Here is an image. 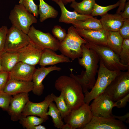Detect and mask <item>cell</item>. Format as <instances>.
Here are the masks:
<instances>
[{"label": "cell", "instance_id": "23", "mask_svg": "<svg viewBox=\"0 0 129 129\" xmlns=\"http://www.w3.org/2000/svg\"><path fill=\"white\" fill-rule=\"evenodd\" d=\"M0 58L2 70L8 72L19 62L18 53L4 51L0 53Z\"/></svg>", "mask_w": 129, "mask_h": 129}, {"label": "cell", "instance_id": "22", "mask_svg": "<svg viewBox=\"0 0 129 129\" xmlns=\"http://www.w3.org/2000/svg\"><path fill=\"white\" fill-rule=\"evenodd\" d=\"M57 4L60 7L61 11V15L59 20L60 22L71 24L73 22L82 21L93 17L91 15L81 14L74 11H70L66 8L64 4L61 1L58 2Z\"/></svg>", "mask_w": 129, "mask_h": 129}, {"label": "cell", "instance_id": "13", "mask_svg": "<svg viewBox=\"0 0 129 129\" xmlns=\"http://www.w3.org/2000/svg\"><path fill=\"white\" fill-rule=\"evenodd\" d=\"M123 122L112 117L93 116L83 129H127Z\"/></svg>", "mask_w": 129, "mask_h": 129}, {"label": "cell", "instance_id": "10", "mask_svg": "<svg viewBox=\"0 0 129 129\" xmlns=\"http://www.w3.org/2000/svg\"><path fill=\"white\" fill-rule=\"evenodd\" d=\"M27 34L31 41L43 50L48 48L54 51L59 50L60 42L49 32H44L32 26L30 27Z\"/></svg>", "mask_w": 129, "mask_h": 129}, {"label": "cell", "instance_id": "31", "mask_svg": "<svg viewBox=\"0 0 129 129\" xmlns=\"http://www.w3.org/2000/svg\"><path fill=\"white\" fill-rule=\"evenodd\" d=\"M119 0L114 4L105 6H101L96 3L91 15L93 16H101L107 13L110 10L119 6Z\"/></svg>", "mask_w": 129, "mask_h": 129}, {"label": "cell", "instance_id": "3", "mask_svg": "<svg viewBox=\"0 0 129 129\" xmlns=\"http://www.w3.org/2000/svg\"><path fill=\"white\" fill-rule=\"evenodd\" d=\"M87 43L72 26L68 28L65 38L60 42L59 50L62 54L74 60L82 56L81 46Z\"/></svg>", "mask_w": 129, "mask_h": 129}, {"label": "cell", "instance_id": "17", "mask_svg": "<svg viewBox=\"0 0 129 129\" xmlns=\"http://www.w3.org/2000/svg\"><path fill=\"white\" fill-rule=\"evenodd\" d=\"M36 69L35 66L19 62L9 72V79L31 81Z\"/></svg>", "mask_w": 129, "mask_h": 129}, {"label": "cell", "instance_id": "5", "mask_svg": "<svg viewBox=\"0 0 129 129\" xmlns=\"http://www.w3.org/2000/svg\"><path fill=\"white\" fill-rule=\"evenodd\" d=\"M94 50L105 67L112 71H124L129 69V65H124L120 61L119 55L107 46L99 45L87 42L85 44Z\"/></svg>", "mask_w": 129, "mask_h": 129}, {"label": "cell", "instance_id": "36", "mask_svg": "<svg viewBox=\"0 0 129 129\" xmlns=\"http://www.w3.org/2000/svg\"><path fill=\"white\" fill-rule=\"evenodd\" d=\"M8 29L5 26L0 28V53L4 50Z\"/></svg>", "mask_w": 129, "mask_h": 129}, {"label": "cell", "instance_id": "39", "mask_svg": "<svg viewBox=\"0 0 129 129\" xmlns=\"http://www.w3.org/2000/svg\"><path fill=\"white\" fill-rule=\"evenodd\" d=\"M129 101V94L125 96L118 100L114 102V107H116L118 108H122L125 107L127 103Z\"/></svg>", "mask_w": 129, "mask_h": 129}, {"label": "cell", "instance_id": "29", "mask_svg": "<svg viewBox=\"0 0 129 129\" xmlns=\"http://www.w3.org/2000/svg\"><path fill=\"white\" fill-rule=\"evenodd\" d=\"M50 94L53 101L55 102L56 106L60 112L62 118L63 119L71 110L67 105L63 94L61 92L59 97L56 96L53 93Z\"/></svg>", "mask_w": 129, "mask_h": 129}, {"label": "cell", "instance_id": "40", "mask_svg": "<svg viewBox=\"0 0 129 129\" xmlns=\"http://www.w3.org/2000/svg\"><path fill=\"white\" fill-rule=\"evenodd\" d=\"M120 12V14L124 19H129V1L126 2L123 11Z\"/></svg>", "mask_w": 129, "mask_h": 129}, {"label": "cell", "instance_id": "47", "mask_svg": "<svg viewBox=\"0 0 129 129\" xmlns=\"http://www.w3.org/2000/svg\"><path fill=\"white\" fill-rule=\"evenodd\" d=\"M2 69L1 65V63H0V71L2 70Z\"/></svg>", "mask_w": 129, "mask_h": 129}, {"label": "cell", "instance_id": "35", "mask_svg": "<svg viewBox=\"0 0 129 129\" xmlns=\"http://www.w3.org/2000/svg\"><path fill=\"white\" fill-rule=\"evenodd\" d=\"M52 32L54 37L57 38L60 42L64 40L67 34L65 29L58 25L54 26L52 30Z\"/></svg>", "mask_w": 129, "mask_h": 129}, {"label": "cell", "instance_id": "46", "mask_svg": "<svg viewBox=\"0 0 129 129\" xmlns=\"http://www.w3.org/2000/svg\"><path fill=\"white\" fill-rule=\"evenodd\" d=\"M75 1V0H68V3H69Z\"/></svg>", "mask_w": 129, "mask_h": 129}, {"label": "cell", "instance_id": "7", "mask_svg": "<svg viewBox=\"0 0 129 129\" xmlns=\"http://www.w3.org/2000/svg\"><path fill=\"white\" fill-rule=\"evenodd\" d=\"M9 19L12 25L27 34L31 25L37 22L36 17L20 4L16 5L11 11Z\"/></svg>", "mask_w": 129, "mask_h": 129}, {"label": "cell", "instance_id": "1", "mask_svg": "<svg viewBox=\"0 0 129 129\" xmlns=\"http://www.w3.org/2000/svg\"><path fill=\"white\" fill-rule=\"evenodd\" d=\"M82 56L78 58L79 64L85 69L80 75H75L72 70L70 75L75 79L79 83L84 93L91 89L96 82L95 76L98 72V65L100 59L96 53L87 47L85 44L81 46Z\"/></svg>", "mask_w": 129, "mask_h": 129}, {"label": "cell", "instance_id": "18", "mask_svg": "<svg viewBox=\"0 0 129 129\" xmlns=\"http://www.w3.org/2000/svg\"><path fill=\"white\" fill-rule=\"evenodd\" d=\"M75 29L79 35L87 42L99 45L107 46L108 31L104 29L86 30L77 28Z\"/></svg>", "mask_w": 129, "mask_h": 129}, {"label": "cell", "instance_id": "28", "mask_svg": "<svg viewBox=\"0 0 129 129\" xmlns=\"http://www.w3.org/2000/svg\"><path fill=\"white\" fill-rule=\"evenodd\" d=\"M49 110L46 115L50 116L52 118V121L54 127L58 128L61 129L64 123L62 121L60 113L57 107L56 104L51 102L49 106Z\"/></svg>", "mask_w": 129, "mask_h": 129}, {"label": "cell", "instance_id": "32", "mask_svg": "<svg viewBox=\"0 0 129 129\" xmlns=\"http://www.w3.org/2000/svg\"><path fill=\"white\" fill-rule=\"evenodd\" d=\"M119 56L121 63L129 65V39H124Z\"/></svg>", "mask_w": 129, "mask_h": 129}, {"label": "cell", "instance_id": "43", "mask_svg": "<svg viewBox=\"0 0 129 129\" xmlns=\"http://www.w3.org/2000/svg\"><path fill=\"white\" fill-rule=\"evenodd\" d=\"M46 128L44 126L41 124L34 126L31 129H46Z\"/></svg>", "mask_w": 129, "mask_h": 129}, {"label": "cell", "instance_id": "44", "mask_svg": "<svg viewBox=\"0 0 129 129\" xmlns=\"http://www.w3.org/2000/svg\"><path fill=\"white\" fill-rule=\"evenodd\" d=\"M61 129H72V128L70 125L66 123V124H64Z\"/></svg>", "mask_w": 129, "mask_h": 129}, {"label": "cell", "instance_id": "2", "mask_svg": "<svg viewBox=\"0 0 129 129\" xmlns=\"http://www.w3.org/2000/svg\"><path fill=\"white\" fill-rule=\"evenodd\" d=\"M56 90L63 95L66 103L71 110L78 108L85 103L82 87L72 76L62 75L55 81Z\"/></svg>", "mask_w": 129, "mask_h": 129}, {"label": "cell", "instance_id": "30", "mask_svg": "<svg viewBox=\"0 0 129 129\" xmlns=\"http://www.w3.org/2000/svg\"><path fill=\"white\" fill-rule=\"evenodd\" d=\"M19 120L24 128L27 129H31L32 127L41 124L46 120L35 116L29 115L26 117L21 116Z\"/></svg>", "mask_w": 129, "mask_h": 129}, {"label": "cell", "instance_id": "15", "mask_svg": "<svg viewBox=\"0 0 129 129\" xmlns=\"http://www.w3.org/2000/svg\"><path fill=\"white\" fill-rule=\"evenodd\" d=\"M43 50L31 41L18 52V61L35 66L38 64Z\"/></svg>", "mask_w": 129, "mask_h": 129}, {"label": "cell", "instance_id": "34", "mask_svg": "<svg viewBox=\"0 0 129 129\" xmlns=\"http://www.w3.org/2000/svg\"><path fill=\"white\" fill-rule=\"evenodd\" d=\"M12 97L11 95L3 91L0 92V108L7 111Z\"/></svg>", "mask_w": 129, "mask_h": 129}, {"label": "cell", "instance_id": "11", "mask_svg": "<svg viewBox=\"0 0 129 129\" xmlns=\"http://www.w3.org/2000/svg\"><path fill=\"white\" fill-rule=\"evenodd\" d=\"M93 99L89 105L93 116L112 117L114 102L109 96L103 93Z\"/></svg>", "mask_w": 129, "mask_h": 129}, {"label": "cell", "instance_id": "6", "mask_svg": "<svg viewBox=\"0 0 129 129\" xmlns=\"http://www.w3.org/2000/svg\"><path fill=\"white\" fill-rule=\"evenodd\" d=\"M115 102L129 94V69L122 71L112 81L103 93Z\"/></svg>", "mask_w": 129, "mask_h": 129}, {"label": "cell", "instance_id": "12", "mask_svg": "<svg viewBox=\"0 0 129 129\" xmlns=\"http://www.w3.org/2000/svg\"><path fill=\"white\" fill-rule=\"evenodd\" d=\"M53 101L50 94L47 96L44 100L40 102H33L29 100L26 104L21 116L23 117L29 115L37 116L48 120V116L46 115V113L50 104Z\"/></svg>", "mask_w": 129, "mask_h": 129}, {"label": "cell", "instance_id": "24", "mask_svg": "<svg viewBox=\"0 0 129 129\" xmlns=\"http://www.w3.org/2000/svg\"><path fill=\"white\" fill-rule=\"evenodd\" d=\"M39 0V4L38 11L41 22L47 19H54L57 17L58 12L54 7L48 4L44 0Z\"/></svg>", "mask_w": 129, "mask_h": 129}, {"label": "cell", "instance_id": "41", "mask_svg": "<svg viewBox=\"0 0 129 129\" xmlns=\"http://www.w3.org/2000/svg\"><path fill=\"white\" fill-rule=\"evenodd\" d=\"M111 116L115 118H117L120 121L123 122H124L127 124L129 123V112H127L124 115L121 116H118L112 114Z\"/></svg>", "mask_w": 129, "mask_h": 129}, {"label": "cell", "instance_id": "21", "mask_svg": "<svg viewBox=\"0 0 129 129\" xmlns=\"http://www.w3.org/2000/svg\"><path fill=\"white\" fill-rule=\"evenodd\" d=\"M102 28L107 31H118L121 27L124 20L120 14L107 13L101 16L100 19Z\"/></svg>", "mask_w": 129, "mask_h": 129}, {"label": "cell", "instance_id": "37", "mask_svg": "<svg viewBox=\"0 0 129 129\" xmlns=\"http://www.w3.org/2000/svg\"><path fill=\"white\" fill-rule=\"evenodd\" d=\"M118 32L123 39H129V19H124Z\"/></svg>", "mask_w": 129, "mask_h": 129}, {"label": "cell", "instance_id": "9", "mask_svg": "<svg viewBox=\"0 0 129 129\" xmlns=\"http://www.w3.org/2000/svg\"><path fill=\"white\" fill-rule=\"evenodd\" d=\"M30 42L27 34L12 25L8 30L4 51L18 53Z\"/></svg>", "mask_w": 129, "mask_h": 129}, {"label": "cell", "instance_id": "20", "mask_svg": "<svg viewBox=\"0 0 129 129\" xmlns=\"http://www.w3.org/2000/svg\"><path fill=\"white\" fill-rule=\"evenodd\" d=\"M70 62L69 58L62 54L58 55L51 49L46 48L43 50L38 64L41 67L47 65L53 66L60 63Z\"/></svg>", "mask_w": 129, "mask_h": 129}, {"label": "cell", "instance_id": "48", "mask_svg": "<svg viewBox=\"0 0 129 129\" xmlns=\"http://www.w3.org/2000/svg\"><path fill=\"white\" fill-rule=\"evenodd\" d=\"M1 92L0 91V92Z\"/></svg>", "mask_w": 129, "mask_h": 129}, {"label": "cell", "instance_id": "8", "mask_svg": "<svg viewBox=\"0 0 129 129\" xmlns=\"http://www.w3.org/2000/svg\"><path fill=\"white\" fill-rule=\"evenodd\" d=\"M93 117L89 104L85 103L78 109L71 110L63 119L72 129H83Z\"/></svg>", "mask_w": 129, "mask_h": 129}, {"label": "cell", "instance_id": "16", "mask_svg": "<svg viewBox=\"0 0 129 129\" xmlns=\"http://www.w3.org/2000/svg\"><path fill=\"white\" fill-rule=\"evenodd\" d=\"M61 68L56 65L48 67H41L36 69L32 77L33 88L32 91L33 94L38 96H41L44 89L42 82L50 72L54 71H59Z\"/></svg>", "mask_w": 129, "mask_h": 129}, {"label": "cell", "instance_id": "26", "mask_svg": "<svg viewBox=\"0 0 129 129\" xmlns=\"http://www.w3.org/2000/svg\"><path fill=\"white\" fill-rule=\"evenodd\" d=\"M107 46L119 55L124 39L118 32L108 31Z\"/></svg>", "mask_w": 129, "mask_h": 129}, {"label": "cell", "instance_id": "42", "mask_svg": "<svg viewBox=\"0 0 129 129\" xmlns=\"http://www.w3.org/2000/svg\"><path fill=\"white\" fill-rule=\"evenodd\" d=\"M127 0H119L120 4L116 11V13L119 14L121 11H124Z\"/></svg>", "mask_w": 129, "mask_h": 129}, {"label": "cell", "instance_id": "38", "mask_svg": "<svg viewBox=\"0 0 129 129\" xmlns=\"http://www.w3.org/2000/svg\"><path fill=\"white\" fill-rule=\"evenodd\" d=\"M9 78V72L3 70L0 71V90L1 91H3Z\"/></svg>", "mask_w": 129, "mask_h": 129}, {"label": "cell", "instance_id": "45", "mask_svg": "<svg viewBox=\"0 0 129 129\" xmlns=\"http://www.w3.org/2000/svg\"><path fill=\"white\" fill-rule=\"evenodd\" d=\"M52 1H54L57 3L58 2L61 1L64 5H66L68 3V0H51Z\"/></svg>", "mask_w": 129, "mask_h": 129}, {"label": "cell", "instance_id": "27", "mask_svg": "<svg viewBox=\"0 0 129 129\" xmlns=\"http://www.w3.org/2000/svg\"><path fill=\"white\" fill-rule=\"evenodd\" d=\"M95 3V0H82L80 2L75 1L72 2L70 6L79 14L89 15H91Z\"/></svg>", "mask_w": 129, "mask_h": 129}, {"label": "cell", "instance_id": "4", "mask_svg": "<svg viewBox=\"0 0 129 129\" xmlns=\"http://www.w3.org/2000/svg\"><path fill=\"white\" fill-rule=\"evenodd\" d=\"M97 81L90 92L84 93V102L89 104L91 101L97 96L103 93L107 87L121 71H112L107 68L100 60Z\"/></svg>", "mask_w": 129, "mask_h": 129}, {"label": "cell", "instance_id": "33", "mask_svg": "<svg viewBox=\"0 0 129 129\" xmlns=\"http://www.w3.org/2000/svg\"><path fill=\"white\" fill-rule=\"evenodd\" d=\"M19 3L36 17H38L39 15L38 6L33 0H20Z\"/></svg>", "mask_w": 129, "mask_h": 129}, {"label": "cell", "instance_id": "19", "mask_svg": "<svg viewBox=\"0 0 129 129\" xmlns=\"http://www.w3.org/2000/svg\"><path fill=\"white\" fill-rule=\"evenodd\" d=\"M33 88V84L32 81L9 79L3 91L13 96L22 93H28L32 91Z\"/></svg>", "mask_w": 129, "mask_h": 129}, {"label": "cell", "instance_id": "14", "mask_svg": "<svg viewBox=\"0 0 129 129\" xmlns=\"http://www.w3.org/2000/svg\"><path fill=\"white\" fill-rule=\"evenodd\" d=\"M13 96L7 111L11 120L16 121L19 120L26 104L29 100V95L23 93Z\"/></svg>", "mask_w": 129, "mask_h": 129}, {"label": "cell", "instance_id": "25", "mask_svg": "<svg viewBox=\"0 0 129 129\" xmlns=\"http://www.w3.org/2000/svg\"><path fill=\"white\" fill-rule=\"evenodd\" d=\"M71 24L75 28L86 30H99L103 28L100 20L93 17L73 22Z\"/></svg>", "mask_w": 129, "mask_h": 129}]
</instances>
